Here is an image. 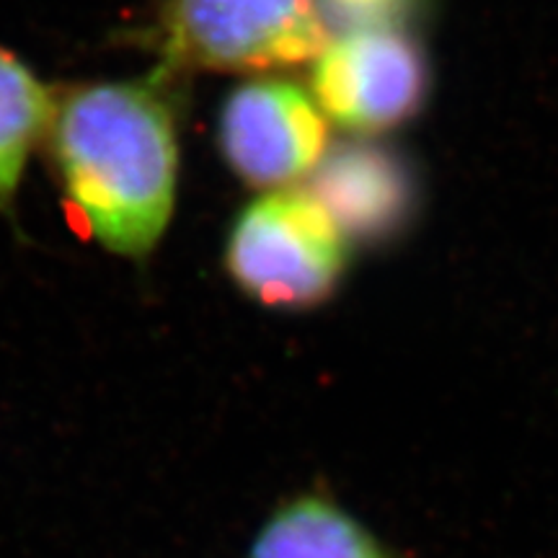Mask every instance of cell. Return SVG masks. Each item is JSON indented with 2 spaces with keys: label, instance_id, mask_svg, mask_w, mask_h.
Masks as SVG:
<instances>
[{
  "label": "cell",
  "instance_id": "1",
  "mask_svg": "<svg viewBox=\"0 0 558 558\" xmlns=\"http://www.w3.org/2000/svg\"><path fill=\"white\" fill-rule=\"evenodd\" d=\"M50 124L62 186L90 235L114 254H150L171 220L179 177L163 96L143 83H96L73 90Z\"/></svg>",
  "mask_w": 558,
  "mask_h": 558
},
{
  "label": "cell",
  "instance_id": "2",
  "mask_svg": "<svg viewBox=\"0 0 558 558\" xmlns=\"http://www.w3.org/2000/svg\"><path fill=\"white\" fill-rule=\"evenodd\" d=\"M347 264L344 228L313 192L275 190L243 209L228 241V269L264 305L308 308Z\"/></svg>",
  "mask_w": 558,
  "mask_h": 558
},
{
  "label": "cell",
  "instance_id": "3",
  "mask_svg": "<svg viewBox=\"0 0 558 558\" xmlns=\"http://www.w3.org/2000/svg\"><path fill=\"white\" fill-rule=\"evenodd\" d=\"M318 0H166L158 45L171 68L259 73L316 60L329 41Z\"/></svg>",
  "mask_w": 558,
  "mask_h": 558
},
{
  "label": "cell",
  "instance_id": "4",
  "mask_svg": "<svg viewBox=\"0 0 558 558\" xmlns=\"http://www.w3.org/2000/svg\"><path fill=\"white\" fill-rule=\"evenodd\" d=\"M424 88L427 73L416 45L388 26L341 34L313 60V99L326 120L352 132H380L409 120Z\"/></svg>",
  "mask_w": 558,
  "mask_h": 558
},
{
  "label": "cell",
  "instance_id": "5",
  "mask_svg": "<svg viewBox=\"0 0 558 558\" xmlns=\"http://www.w3.org/2000/svg\"><path fill=\"white\" fill-rule=\"evenodd\" d=\"M220 145L243 181L264 190H292L324 160L329 120L311 90L298 83L248 81L222 107Z\"/></svg>",
  "mask_w": 558,
  "mask_h": 558
},
{
  "label": "cell",
  "instance_id": "6",
  "mask_svg": "<svg viewBox=\"0 0 558 558\" xmlns=\"http://www.w3.org/2000/svg\"><path fill=\"white\" fill-rule=\"evenodd\" d=\"M248 558H390L380 541L324 492L284 499L256 533Z\"/></svg>",
  "mask_w": 558,
  "mask_h": 558
},
{
  "label": "cell",
  "instance_id": "7",
  "mask_svg": "<svg viewBox=\"0 0 558 558\" xmlns=\"http://www.w3.org/2000/svg\"><path fill=\"white\" fill-rule=\"evenodd\" d=\"M52 114L50 90L24 62L0 50V199L16 192L26 158Z\"/></svg>",
  "mask_w": 558,
  "mask_h": 558
},
{
  "label": "cell",
  "instance_id": "8",
  "mask_svg": "<svg viewBox=\"0 0 558 558\" xmlns=\"http://www.w3.org/2000/svg\"><path fill=\"white\" fill-rule=\"evenodd\" d=\"M341 3H352V5H367V3H378V0H341Z\"/></svg>",
  "mask_w": 558,
  "mask_h": 558
}]
</instances>
